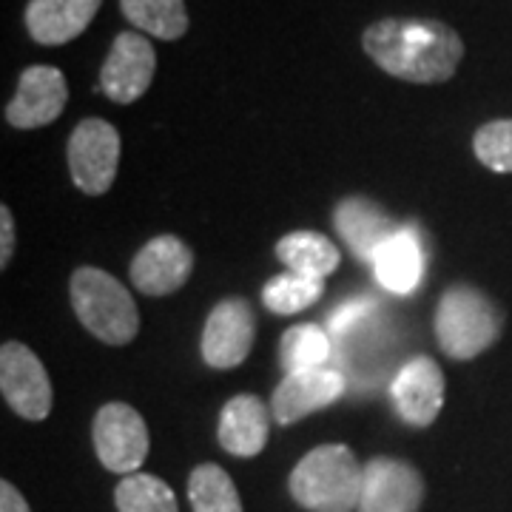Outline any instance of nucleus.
Listing matches in <instances>:
<instances>
[{"mask_svg":"<svg viewBox=\"0 0 512 512\" xmlns=\"http://www.w3.org/2000/svg\"><path fill=\"white\" fill-rule=\"evenodd\" d=\"M362 49L384 74L433 86L456 74L464 57V40L441 20L384 18L367 26Z\"/></svg>","mask_w":512,"mask_h":512,"instance_id":"nucleus-1","label":"nucleus"},{"mask_svg":"<svg viewBox=\"0 0 512 512\" xmlns=\"http://www.w3.org/2000/svg\"><path fill=\"white\" fill-rule=\"evenodd\" d=\"M365 464L348 444H319L293 467L291 498L308 512H353L362 498Z\"/></svg>","mask_w":512,"mask_h":512,"instance_id":"nucleus-2","label":"nucleus"},{"mask_svg":"<svg viewBox=\"0 0 512 512\" xmlns=\"http://www.w3.org/2000/svg\"><path fill=\"white\" fill-rule=\"evenodd\" d=\"M72 308L80 325L111 348H123L140 333V311L126 285L109 271L77 268L72 274Z\"/></svg>","mask_w":512,"mask_h":512,"instance_id":"nucleus-3","label":"nucleus"},{"mask_svg":"<svg viewBox=\"0 0 512 512\" xmlns=\"http://www.w3.org/2000/svg\"><path fill=\"white\" fill-rule=\"evenodd\" d=\"M501 325L504 316L498 305L473 285H450L441 293L436 308V339L450 359L467 362L481 356L498 342Z\"/></svg>","mask_w":512,"mask_h":512,"instance_id":"nucleus-4","label":"nucleus"},{"mask_svg":"<svg viewBox=\"0 0 512 512\" xmlns=\"http://www.w3.org/2000/svg\"><path fill=\"white\" fill-rule=\"evenodd\" d=\"M92 439L100 464L120 476H134L151 450L146 421L131 404L123 402L103 404L97 410Z\"/></svg>","mask_w":512,"mask_h":512,"instance_id":"nucleus-5","label":"nucleus"},{"mask_svg":"<svg viewBox=\"0 0 512 512\" xmlns=\"http://www.w3.org/2000/svg\"><path fill=\"white\" fill-rule=\"evenodd\" d=\"M66 157L74 185L89 197H100L114 185L120 168V134L106 120L89 117L72 131Z\"/></svg>","mask_w":512,"mask_h":512,"instance_id":"nucleus-6","label":"nucleus"},{"mask_svg":"<svg viewBox=\"0 0 512 512\" xmlns=\"http://www.w3.org/2000/svg\"><path fill=\"white\" fill-rule=\"evenodd\" d=\"M0 393L20 419L43 421L52 413V382L43 362L20 342L0 348Z\"/></svg>","mask_w":512,"mask_h":512,"instance_id":"nucleus-7","label":"nucleus"},{"mask_svg":"<svg viewBox=\"0 0 512 512\" xmlns=\"http://www.w3.org/2000/svg\"><path fill=\"white\" fill-rule=\"evenodd\" d=\"M256 316L248 299L228 296L208 313L202 328V362L214 370L239 367L254 348Z\"/></svg>","mask_w":512,"mask_h":512,"instance_id":"nucleus-8","label":"nucleus"},{"mask_svg":"<svg viewBox=\"0 0 512 512\" xmlns=\"http://www.w3.org/2000/svg\"><path fill=\"white\" fill-rule=\"evenodd\" d=\"M421 501L424 478L410 461L390 456L367 461L356 512H419Z\"/></svg>","mask_w":512,"mask_h":512,"instance_id":"nucleus-9","label":"nucleus"},{"mask_svg":"<svg viewBox=\"0 0 512 512\" xmlns=\"http://www.w3.org/2000/svg\"><path fill=\"white\" fill-rule=\"evenodd\" d=\"M154 72H157L154 46L137 32H120L114 37L109 57L100 69V89L109 100L128 106L148 92Z\"/></svg>","mask_w":512,"mask_h":512,"instance_id":"nucleus-10","label":"nucleus"},{"mask_svg":"<svg viewBox=\"0 0 512 512\" xmlns=\"http://www.w3.org/2000/svg\"><path fill=\"white\" fill-rule=\"evenodd\" d=\"M69 103L66 77L55 66H29L20 72L18 94L6 106V123L12 128H43L55 123Z\"/></svg>","mask_w":512,"mask_h":512,"instance_id":"nucleus-11","label":"nucleus"},{"mask_svg":"<svg viewBox=\"0 0 512 512\" xmlns=\"http://www.w3.org/2000/svg\"><path fill=\"white\" fill-rule=\"evenodd\" d=\"M194 274V251L180 237L160 234L131 259V282L146 296H168L180 291Z\"/></svg>","mask_w":512,"mask_h":512,"instance_id":"nucleus-12","label":"nucleus"},{"mask_svg":"<svg viewBox=\"0 0 512 512\" xmlns=\"http://www.w3.org/2000/svg\"><path fill=\"white\" fill-rule=\"evenodd\" d=\"M342 393H345V376L330 367L288 373L276 384L274 396H271V416L282 427H288L333 404Z\"/></svg>","mask_w":512,"mask_h":512,"instance_id":"nucleus-13","label":"nucleus"},{"mask_svg":"<svg viewBox=\"0 0 512 512\" xmlns=\"http://www.w3.org/2000/svg\"><path fill=\"white\" fill-rule=\"evenodd\" d=\"M444 373L430 356H416L393 379V402L410 427H427L439 419L444 404Z\"/></svg>","mask_w":512,"mask_h":512,"instance_id":"nucleus-14","label":"nucleus"},{"mask_svg":"<svg viewBox=\"0 0 512 512\" xmlns=\"http://www.w3.org/2000/svg\"><path fill=\"white\" fill-rule=\"evenodd\" d=\"M103 0H29L26 6V29L40 46H63L80 37Z\"/></svg>","mask_w":512,"mask_h":512,"instance_id":"nucleus-15","label":"nucleus"},{"mask_svg":"<svg viewBox=\"0 0 512 512\" xmlns=\"http://www.w3.org/2000/svg\"><path fill=\"white\" fill-rule=\"evenodd\" d=\"M271 436V413L254 393H239L222 407L217 439L225 453L254 458L265 450Z\"/></svg>","mask_w":512,"mask_h":512,"instance_id":"nucleus-16","label":"nucleus"},{"mask_svg":"<svg viewBox=\"0 0 512 512\" xmlns=\"http://www.w3.org/2000/svg\"><path fill=\"white\" fill-rule=\"evenodd\" d=\"M333 222H336V231L342 234V239L362 259H373L384 242L399 231L382 208L365 197H348L339 202Z\"/></svg>","mask_w":512,"mask_h":512,"instance_id":"nucleus-17","label":"nucleus"},{"mask_svg":"<svg viewBox=\"0 0 512 512\" xmlns=\"http://www.w3.org/2000/svg\"><path fill=\"white\" fill-rule=\"evenodd\" d=\"M370 262H373V274L384 291L407 296L419 288L421 274H424V256H421L419 237L413 231L399 228Z\"/></svg>","mask_w":512,"mask_h":512,"instance_id":"nucleus-18","label":"nucleus"},{"mask_svg":"<svg viewBox=\"0 0 512 512\" xmlns=\"http://www.w3.org/2000/svg\"><path fill=\"white\" fill-rule=\"evenodd\" d=\"M276 256L291 274L311 276V279L330 276L342 259L339 248L316 231H293L288 237H282L276 242Z\"/></svg>","mask_w":512,"mask_h":512,"instance_id":"nucleus-19","label":"nucleus"},{"mask_svg":"<svg viewBox=\"0 0 512 512\" xmlns=\"http://www.w3.org/2000/svg\"><path fill=\"white\" fill-rule=\"evenodd\" d=\"M126 20L160 40H180L188 32L185 0H120Z\"/></svg>","mask_w":512,"mask_h":512,"instance_id":"nucleus-20","label":"nucleus"},{"mask_svg":"<svg viewBox=\"0 0 512 512\" xmlns=\"http://www.w3.org/2000/svg\"><path fill=\"white\" fill-rule=\"evenodd\" d=\"M188 501L194 512H242L237 484L220 464H200L191 470Z\"/></svg>","mask_w":512,"mask_h":512,"instance_id":"nucleus-21","label":"nucleus"},{"mask_svg":"<svg viewBox=\"0 0 512 512\" xmlns=\"http://www.w3.org/2000/svg\"><path fill=\"white\" fill-rule=\"evenodd\" d=\"M322 293H325V279H311L288 271L268 279V285L262 288V305L276 316H293L316 305Z\"/></svg>","mask_w":512,"mask_h":512,"instance_id":"nucleus-22","label":"nucleus"},{"mask_svg":"<svg viewBox=\"0 0 512 512\" xmlns=\"http://www.w3.org/2000/svg\"><path fill=\"white\" fill-rule=\"evenodd\" d=\"M114 504L117 512H180L174 490L163 478L148 473L123 476L114 490Z\"/></svg>","mask_w":512,"mask_h":512,"instance_id":"nucleus-23","label":"nucleus"},{"mask_svg":"<svg viewBox=\"0 0 512 512\" xmlns=\"http://www.w3.org/2000/svg\"><path fill=\"white\" fill-rule=\"evenodd\" d=\"M279 359L288 373L325 367L330 359V336L319 325H293L282 336Z\"/></svg>","mask_w":512,"mask_h":512,"instance_id":"nucleus-24","label":"nucleus"},{"mask_svg":"<svg viewBox=\"0 0 512 512\" xmlns=\"http://www.w3.org/2000/svg\"><path fill=\"white\" fill-rule=\"evenodd\" d=\"M478 163L498 174H512V120H490L473 137Z\"/></svg>","mask_w":512,"mask_h":512,"instance_id":"nucleus-25","label":"nucleus"},{"mask_svg":"<svg viewBox=\"0 0 512 512\" xmlns=\"http://www.w3.org/2000/svg\"><path fill=\"white\" fill-rule=\"evenodd\" d=\"M373 311H376V305H373L370 299H365V296H362V299H350V302L339 305L336 311L330 313V333H333V336H345L348 330L367 322V316Z\"/></svg>","mask_w":512,"mask_h":512,"instance_id":"nucleus-26","label":"nucleus"},{"mask_svg":"<svg viewBox=\"0 0 512 512\" xmlns=\"http://www.w3.org/2000/svg\"><path fill=\"white\" fill-rule=\"evenodd\" d=\"M15 254V220H12V208L0 205V268H9Z\"/></svg>","mask_w":512,"mask_h":512,"instance_id":"nucleus-27","label":"nucleus"},{"mask_svg":"<svg viewBox=\"0 0 512 512\" xmlns=\"http://www.w3.org/2000/svg\"><path fill=\"white\" fill-rule=\"evenodd\" d=\"M0 512H32L18 487H12V481H0Z\"/></svg>","mask_w":512,"mask_h":512,"instance_id":"nucleus-28","label":"nucleus"}]
</instances>
